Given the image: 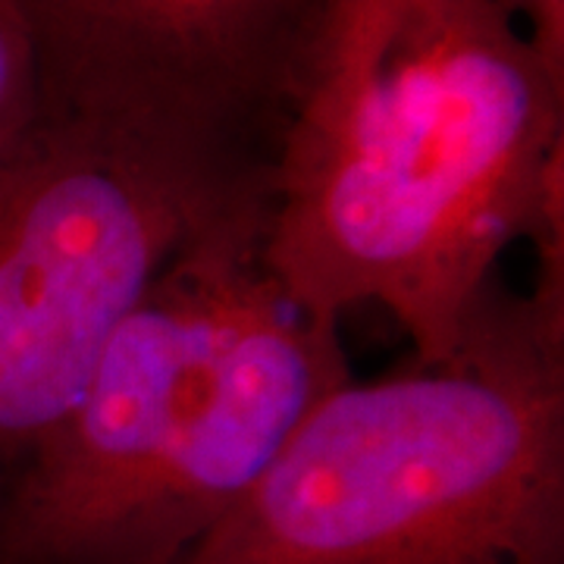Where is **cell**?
<instances>
[{
  "mask_svg": "<svg viewBox=\"0 0 564 564\" xmlns=\"http://www.w3.org/2000/svg\"><path fill=\"white\" fill-rule=\"evenodd\" d=\"M173 564H564V285L496 280L445 358L329 392Z\"/></svg>",
  "mask_w": 564,
  "mask_h": 564,
  "instance_id": "cell-3",
  "label": "cell"
},
{
  "mask_svg": "<svg viewBox=\"0 0 564 564\" xmlns=\"http://www.w3.org/2000/svg\"><path fill=\"white\" fill-rule=\"evenodd\" d=\"M270 198L47 113L0 180V502L163 270Z\"/></svg>",
  "mask_w": 564,
  "mask_h": 564,
  "instance_id": "cell-4",
  "label": "cell"
},
{
  "mask_svg": "<svg viewBox=\"0 0 564 564\" xmlns=\"http://www.w3.org/2000/svg\"><path fill=\"white\" fill-rule=\"evenodd\" d=\"M514 242L564 282V76L489 0H411L361 85L292 126L267 261L317 317L377 304L436 361Z\"/></svg>",
  "mask_w": 564,
  "mask_h": 564,
  "instance_id": "cell-1",
  "label": "cell"
},
{
  "mask_svg": "<svg viewBox=\"0 0 564 564\" xmlns=\"http://www.w3.org/2000/svg\"><path fill=\"white\" fill-rule=\"evenodd\" d=\"M39 54L10 0H0V180L25 154L47 120Z\"/></svg>",
  "mask_w": 564,
  "mask_h": 564,
  "instance_id": "cell-6",
  "label": "cell"
},
{
  "mask_svg": "<svg viewBox=\"0 0 564 564\" xmlns=\"http://www.w3.org/2000/svg\"><path fill=\"white\" fill-rule=\"evenodd\" d=\"M10 3L54 117L261 182L317 91L336 13V0Z\"/></svg>",
  "mask_w": 564,
  "mask_h": 564,
  "instance_id": "cell-5",
  "label": "cell"
},
{
  "mask_svg": "<svg viewBox=\"0 0 564 564\" xmlns=\"http://www.w3.org/2000/svg\"><path fill=\"white\" fill-rule=\"evenodd\" d=\"M267 214L170 263L0 502V564H173L351 380L339 321L289 295Z\"/></svg>",
  "mask_w": 564,
  "mask_h": 564,
  "instance_id": "cell-2",
  "label": "cell"
},
{
  "mask_svg": "<svg viewBox=\"0 0 564 564\" xmlns=\"http://www.w3.org/2000/svg\"><path fill=\"white\" fill-rule=\"evenodd\" d=\"M408 3L411 0H336L321 82L307 107L336 101L361 85L373 63L380 61L386 39L392 35V25Z\"/></svg>",
  "mask_w": 564,
  "mask_h": 564,
  "instance_id": "cell-7",
  "label": "cell"
},
{
  "mask_svg": "<svg viewBox=\"0 0 564 564\" xmlns=\"http://www.w3.org/2000/svg\"><path fill=\"white\" fill-rule=\"evenodd\" d=\"M514 22L530 47L564 76V0H489Z\"/></svg>",
  "mask_w": 564,
  "mask_h": 564,
  "instance_id": "cell-8",
  "label": "cell"
}]
</instances>
